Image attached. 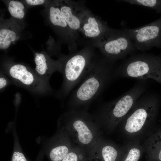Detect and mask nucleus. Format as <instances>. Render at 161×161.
<instances>
[{
	"instance_id": "nucleus-1",
	"label": "nucleus",
	"mask_w": 161,
	"mask_h": 161,
	"mask_svg": "<svg viewBox=\"0 0 161 161\" xmlns=\"http://www.w3.org/2000/svg\"><path fill=\"white\" fill-rule=\"evenodd\" d=\"M114 63L104 57L94 58L82 83L70 99V109H87V106L116 78Z\"/></svg>"
},
{
	"instance_id": "nucleus-2",
	"label": "nucleus",
	"mask_w": 161,
	"mask_h": 161,
	"mask_svg": "<svg viewBox=\"0 0 161 161\" xmlns=\"http://www.w3.org/2000/svg\"><path fill=\"white\" fill-rule=\"evenodd\" d=\"M60 128L67 132L75 145L88 151L101 138L100 128L86 109H71L60 118Z\"/></svg>"
},
{
	"instance_id": "nucleus-3",
	"label": "nucleus",
	"mask_w": 161,
	"mask_h": 161,
	"mask_svg": "<svg viewBox=\"0 0 161 161\" xmlns=\"http://www.w3.org/2000/svg\"><path fill=\"white\" fill-rule=\"evenodd\" d=\"M155 94L142 95L121 122L122 130L129 138L137 140L152 126L157 117L160 98Z\"/></svg>"
},
{
	"instance_id": "nucleus-4",
	"label": "nucleus",
	"mask_w": 161,
	"mask_h": 161,
	"mask_svg": "<svg viewBox=\"0 0 161 161\" xmlns=\"http://www.w3.org/2000/svg\"><path fill=\"white\" fill-rule=\"evenodd\" d=\"M143 80L121 96L105 103L92 116L100 128L112 131L120 123L147 89V83Z\"/></svg>"
},
{
	"instance_id": "nucleus-5",
	"label": "nucleus",
	"mask_w": 161,
	"mask_h": 161,
	"mask_svg": "<svg viewBox=\"0 0 161 161\" xmlns=\"http://www.w3.org/2000/svg\"><path fill=\"white\" fill-rule=\"evenodd\" d=\"M94 58L92 49L86 47L78 51L61 57L64 80L58 95L64 97L82 80Z\"/></svg>"
},
{
	"instance_id": "nucleus-6",
	"label": "nucleus",
	"mask_w": 161,
	"mask_h": 161,
	"mask_svg": "<svg viewBox=\"0 0 161 161\" xmlns=\"http://www.w3.org/2000/svg\"><path fill=\"white\" fill-rule=\"evenodd\" d=\"M116 78L153 79L161 84V56L142 54L130 56L116 68Z\"/></svg>"
},
{
	"instance_id": "nucleus-7",
	"label": "nucleus",
	"mask_w": 161,
	"mask_h": 161,
	"mask_svg": "<svg viewBox=\"0 0 161 161\" xmlns=\"http://www.w3.org/2000/svg\"><path fill=\"white\" fill-rule=\"evenodd\" d=\"M4 70L17 84L34 93L42 94L51 91L48 82L24 64L10 63L5 65Z\"/></svg>"
},
{
	"instance_id": "nucleus-8",
	"label": "nucleus",
	"mask_w": 161,
	"mask_h": 161,
	"mask_svg": "<svg viewBox=\"0 0 161 161\" xmlns=\"http://www.w3.org/2000/svg\"><path fill=\"white\" fill-rule=\"evenodd\" d=\"M93 44L104 57L114 62L124 58L136 49L133 41L122 30L112 29L104 39Z\"/></svg>"
},
{
	"instance_id": "nucleus-9",
	"label": "nucleus",
	"mask_w": 161,
	"mask_h": 161,
	"mask_svg": "<svg viewBox=\"0 0 161 161\" xmlns=\"http://www.w3.org/2000/svg\"><path fill=\"white\" fill-rule=\"evenodd\" d=\"M122 30L139 50L144 51L153 47L161 48V17L141 27Z\"/></svg>"
},
{
	"instance_id": "nucleus-10",
	"label": "nucleus",
	"mask_w": 161,
	"mask_h": 161,
	"mask_svg": "<svg viewBox=\"0 0 161 161\" xmlns=\"http://www.w3.org/2000/svg\"><path fill=\"white\" fill-rule=\"evenodd\" d=\"M49 23L68 44L71 53L76 52L77 39L71 32L59 7L58 1H49L47 5Z\"/></svg>"
},
{
	"instance_id": "nucleus-11",
	"label": "nucleus",
	"mask_w": 161,
	"mask_h": 161,
	"mask_svg": "<svg viewBox=\"0 0 161 161\" xmlns=\"http://www.w3.org/2000/svg\"><path fill=\"white\" fill-rule=\"evenodd\" d=\"M80 32L85 37L93 40V43L103 40L112 30L85 7L80 13Z\"/></svg>"
},
{
	"instance_id": "nucleus-12",
	"label": "nucleus",
	"mask_w": 161,
	"mask_h": 161,
	"mask_svg": "<svg viewBox=\"0 0 161 161\" xmlns=\"http://www.w3.org/2000/svg\"><path fill=\"white\" fill-rule=\"evenodd\" d=\"M75 145L67 132L60 128L49 143L47 155L50 161H61Z\"/></svg>"
},
{
	"instance_id": "nucleus-13",
	"label": "nucleus",
	"mask_w": 161,
	"mask_h": 161,
	"mask_svg": "<svg viewBox=\"0 0 161 161\" xmlns=\"http://www.w3.org/2000/svg\"><path fill=\"white\" fill-rule=\"evenodd\" d=\"M121 148L102 137L88 151L89 161H119Z\"/></svg>"
},
{
	"instance_id": "nucleus-14",
	"label": "nucleus",
	"mask_w": 161,
	"mask_h": 161,
	"mask_svg": "<svg viewBox=\"0 0 161 161\" xmlns=\"http://www.w3.org/2000/svg\"><path fill=\"white\" fill-rule=\"evenodd\" d=\"M58 1L61 11L70 31L77 39L80 33V14L85 7L74 1Z\"/></svg>"
},
{
	"instance_id": "nucleus-15",
	"label": "nucleus",
	"mask_w": 161,
	"mask_h": 161,
	"mask_svg": "<svg viewBox=\"0 0 161 161\" xmlns=\"http://www.w3.org/2000/svg\"><path fill=\"white\" fill-rule=\"evenodd\" d=\"M34 57L35 64V71L43 79L48 82L54 72L58 71L62 73V65L60 58L54 60L43 52H35Z\"/></svg>"
},
{
	"instance_id": "nucleus-16",
	"label": "nucleus",
	"mask_w": 161,
	"mask_h": 161,
	"mask_svg": "<svg viewBox=\"0 0 161 161\" xmlns=\"http://www.w3.org/2000/svg\"><path fill=\"white\" fill-rule=\"evenodd\" d=\"M19 24L12 18L8 20L1 19L0 49L6 50L20 38L22 30Z\"/></svg>"
},
{
	"instance_id": "nucleus-17",
	"label": "nucleus",
	"mask_w": 161,
	"mask_h": 161,
	"mask_svg": "<svg viewBox=\"0 0 161 161\" xmlns=\"http://www.w3.org/2000/svg\"><path fill=\"white\" fill-rule=\"evenodd\" d=\"M143 148L150 161H161V127L149 134Z\"/></svg>"
},
{
	"instance_id": "nucleus-18",
	"label": "nucleus",
	"mask_w": 161,
	"mask_h": 161,
	"mask_svg": "<svg viewBox=\"0 0 161 161\" xmlns=\"http://www.w3.org/2000/svg\"><path fill=\"white\" fill-rule=\"evenodd\" d=\"M121 148L119 161H138L144 150L137 140H133Z\"/></svg>"
},
{
	"instance_id": "nucleus-19",
	"label": "nucleus",
	"mask_w": 161,
	"mask_h": 161,
	"mask_svg": "<svg viewBox=\"0 0 161 161\" xmlns=\"http://www.w3.org/2000/svg\"><path fill=\"white\" fill-rule=\"evenodd\" d=\"M8 10L12 17L16 21H22L25 15L26 9L21 1L16 0L5 1Z\"/></svg>"
},
{
	"instance_id": "nucleus-20",
	"label": "nucleus",
	"mask_w": 161,
	"mask_h": 161,
	"mask_svg": "<svg viewBox=\"0 0 161 161\" xmlns=\"http://www.w3.org/2000/svg\"><path fill=\"white\" fill-rule=\"evenodd\" d=\"M88 151L78 145H75L61 161H87Z\"/></svg>"
},
{
	"instance_id": "nucleus-21",
	"label": "nucleus",
	"mask_w": 161,
	"mask_h": 161,
	"mask_svg": "<svg viewBox=\"0 0 161 161\" xmlns=\"http://www.w3.org/2000/svg\"><path fill=\"white\" fill-rule=\"evenodd\" d=\"M122 1L147 7L161 13V0H124Z\"/></svg>"
},
{
	"instance_id": "nucleus-22",
	"label": "nucleus",
	"mask_w": 161,
	"mask_h": 161,
	"mask_svg": "<svg viewBox=\"0 0 161 161\" xmlns=\"http://www.w3.org/2000/svg\"><path fill=\"white\" fill-rule=\"evenodd\" d=\"M14 137V148L10 161H28L22 151L16 134Z\"/></svg>"
},
{
	"instance_id": "nucleus-23",
	"label": "nucleus",
	"mask_w": 161,
	"mask_h": 161,
	"mask_svg": "<svg viewBox=\"0 0 161 161\" xmlns=\"http://www.w3.org/2000/svg\"><path fill=\"white\" fill-rule=\"evenodd\" d=\"M26 4L30 6H35L44 4L47 1L44 0H26L23 1Z\"/></svg>"
},
{
	"instance_id": "nucleus-24",
	"label": "nucleus",
	"mask_w": 161,
	"mask_h": 161,
	"mask_svg": "<svg viewBox=\"0 0 161 161\" xmlns=\"http://www.w3.org/2000/svg\"><path fill=\"white\" fill-rule=\"evenodd\" d=\"M8 83L7 80L5 78L1 76L0 78V89L1 90L5 88Z\"/></svg>"
},
{
	"instance_id": "nucleus-25",
	"label": "nucleus",
	"mask_w": 161,
	"mask_h": 161,
	"mask_svg": "<svg viewBox=\"0 0 161 161\" xmlns=\"http://www.w3.org/2000/svg\"><path fill=\"white\" fill-rule=\"evenodd\" d=\"M28 161H30V160H28Z\"/></svg>"
},
{
	"instance_id": "nucleus-26",
	"label": "nucleus",
	"mask_w": 161,
	"mask_h": 161,
	"mask_svg": "<svg viewBox=\"0 0 161 161\" xmlns=\"http://www.w3.org/2000/svg\"><path fill=\"white\" fill-rule=\"evenodd\" d=\"M148 161H149V160H148Z\"/></svg>"
}]
</instances>
